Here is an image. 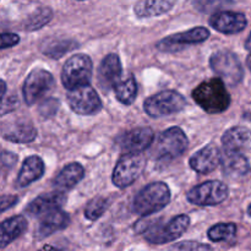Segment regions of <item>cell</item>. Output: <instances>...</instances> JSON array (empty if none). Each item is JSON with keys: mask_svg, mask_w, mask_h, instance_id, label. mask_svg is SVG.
Here are the masks:
<instances>
[{"mask_svg": "<svg viewBox=\"0 0 251 251\" xmlns=\"http://www.w3.org/2000/svg\"><path fill=\"white\" fill-rule=\"evenodd\" d=\"M77 47L74 39H50L42 46V51L53 59H59Z\"/></svg>", "mask_w": 251, "mask_h": 251, "instance_id": "4316f807", "label": "cell"}, {"mask_svg": "<svg viewBox=\"0 0 251 251\" xmlns=\"http://www.w3.org/2000/svg\"><path fill=\"white\" fill-rule=\"evenodd\" d=\"M245 48H247L249 51H251V32H250L249 37H248L247 42H245Z\"/></svg>", "mask_w": 251, "mask_h": 251, "instance_id": "f35d334b", "label": "cell"}, {"mask_svg": "<svg viewBox=\"0 0 251 251\" xmlns=\"http://www.w3.org/2000/svg\"><path fill=\"white\" fill-rule=\"evenodd\" d=\"M17 161H19L17 154L0 149V173H5V172H9L10 169L14 168Z\"/></svg>", "mask_w": 251, "mask_h": 251, "instance_id": "d6a6232c", "label": "cell"}, {"mask_svg": "<svg viewBox=\"0 0 251 251\" xmlns=\"http://www.w3.org/2000/svg\"><path fill=\"white\" fill-rule=\"evenodd\" d=\"M20 42V37L15 33H0V49L10 48Z\"/></svg>", "mask_w": 251, "mask_h": 251, "instance_id": "836d02e7", "label": "cell"}, {"mask_svg": "<svg viewBox=\"0 0 251 251\" xmlns=\"http://www.w3.org/2000/svg\"><path fill=\"white\" fill-rule=\"evenodd\" d=\"M233 0H194V5L198 10L202 12H213L229 6Z\"/></svg>", "mask_w": 251, "mask_h": 251, "instance_id": "4dcf8cb0", "label": "cell"}, {"mask_svg": "<svg viewBox=\"0 0 251 251\" xmlns=\"http://www.w3.org/2000/svg\"><path fill=\"white\" fill-rule=\"evenodd\" d=\"M208 37H210V31L206 27L199 26L185 32L166 37V38L161 39L156 47L158 50L163 51V53H176L179 50H183L186 46L207 41Z\"/></svg>", "mask_w": 251, "mask_h": 251, "instance_id": "8fae6325", "label": "cell"}, {"mask_svg": "<svg viewBox=\"0 0 251 251\" xmlns=\"http://www.w3.org/2000/svg\"><path fill=\"white\" fill-rule=\"evenodd\" d=\"M153 140V130L150 127H136L123 134L117 142L124 153H141L151 146Z\"/></svg>", "mask_w": 251, "mask_h": 251, "instance_id": "4fadbf2b", "label": "cell"}, {"mask_svg": "<svg viewBox=\"0 0 251 251\" xmlns=\"http://www.w3.org/2000/svg\"><path fill=\"white\" fill-rule=\"evenodd\" d=\"M229 189L220 180H210L195 186L188 193V201L198 206H216L227 200Z\"/></svg>", "mask_w": 251, "mask_h": 251, "instance_id": "30bf717a", "label": "cell"}, {"mask_svg": "<svg viewBox=\"0 0 251 251\" xmlns=\"http://www.w3.org/2000/svg\"><path fill=\"white\" fill-rule=\"evenodd\" d=\"M37 129L31 123H17L4 134V139L16 144H28L37 137Z\"/></svg>", "mask_w": 251, "mask_h": 251, "instance_id": "d4e9b609", "label": "cell"}, {"mask_svg": "<svg viewBox=\"0 0 251 251\" xmlns=\"http://www.w3.org/2000/svg\"><path fill=\"white\" fill-rule=\"evenodd\" d=\"M171 201V190L162 181L152 183L142 189L132 202V211L139 216H150L166 207Z\"/></svg>", "mask_w": 251, "mask_h": 251, "instance_id": "7a4b0ae2", "label": "cell"}, {"mask_svg": "<svg viewBox=\"0 0 251 251\" xmlns=\"http://www.w3.org/2000/svg\"><path fill=\"white\" fill-rule=\"evenodd\" d=\"M115 97L120 103L125 105H130L134 103L137 95V83L134 76L129 75L125 78H120L114 86Z\"/></svg>", "mask_w": 251, "mask_h": 251, "instance_id": "484cf974", "label": "cell"}, {"mask_svg": "<svg viewBox=\"0 0 251 251\" xmlns=\"http://www.w3.org/2000/svg\"><path fill=\"white\" fill-rule=\"evenodd\" d=\"M186 100L176 91H163L147 98L144 103V109L150 117L161 118L176 114L184 109Z\"/></svg>", "mask_w": 251, "mask_h": 251, "instance_id": "52a82bcc", "label": "cell"}, {"mask_svg": "<svg viewBox=\"0 0 251 251\" xmlns=\"http://www.w3.org/2000/svg\"><path fill=\"white\" fill-rule=\"evenodd\" d=\"M222 144L225 151H244L251 144V131L245 126L230 127L222 136Z\"/></svg>", "mask_w": 251, "mask_h": 251, "instance_id": "44dd1931", "label": "cell"}, {"mask_svg": "<svg viewBox=\"0 0 251 251\" xmlns=\"http://www.w3.org/2000/svg\"><path fill=\"white\" fill-rule=\"evenodd\" d=\"M26 229L27 221L24 216H14L0 223V249H4L21 237Z\"/></svg>", "mask_w": 251, "mask_h": 251, "instance_id": "ffe728a7", "label": "cell"}, {"mask_svg": "<svg viewBox=\"0 0 251 251\" xmlns=\"http://www.w3.org/2000/svg\"><path fill=\"white\" fill-rule=\"evenodd\" d=\"M237 234V226L234 223H218L208 229L207 235L211 242H227Z\"/></svg>", "mask_w": 251, "mask_h": 251, "instance_id": "83f0119b", "label": "cell"}, {"mask_svg": "<svg viewBox=\"0 0 251 251\" xmlns=\"http://www.w3.org/2000/svg\"><path fill=\"white\" fill-rule=\"evenodd\" d=\"M176 0H140L134 7L139 17H153L171 11Z\"/></svg>", "mask_w": 251, "mask_h": 251, "instance_id": "603a6c76", "label": "cell"}, {"mask_svg": "<svg viewBox=\"0 0 251 251\" xmlns=\"http://www.w3.org/2000/svg\"><path fill=\"white\" fill-rule=\"evenodd\" d=\"M46 167L44 162L38 156H29L25 159L21 169H20L19 176H17L16 184L20 188L28 186L29 184L36 181L44 174Z\"/></svg>", "mask_w": 251, "mask_h": 251, "instance_id": "7402d4cb", "label": "cell"}, {"mask_svg": "<svg viewBox=\"0 0 251 251\" xmlns=\"http://www.w3.org/2000/svg\"><path fill=\"white\" fill-rule=\"evenodd\" d=\"M110 205V200L103 196H97L87 203L85 208V217L88 221H97L104 215Z\"/></svg>", "mask_w": 251, "mask_h": 251, "instance_id": "f1b7e54d", "label": "cell"}, {"mask_svg": "<svg viewBox=\"0 0 251 251\" xmlns=\"http://www.w3.org/2000/svg\"><path fill=\"white\" fill-rule=\"evenodd\" d=\"M145 157L141 153H125L119 158L113 171L112 180L117 188L124 189L131 185L145 168Z\"/></svg>", "mask_w": 251, "mask_h": 251, "instance_id": "ba28073f", "label": "cell"}, {"mask_svg": "<svg viewBox=\"0 0 251 251\" xmlns=\"http://www.w3.org/2000/svg\"><path fill=\"white\" fill-rule=\"evenodd\" d=\"M210 65L213 73L220 76L221 80L227 85L237 86L242 82L244 70L238 56L232 51H216L211 56Z\"/></svg>", "mask_w": 251, "mask_h": 251, "instance_id": "5b68a950", "label": "cell"}, {"mask_svg": "<svg viewBox=\"0 0 251 251\" xmlns=\"http://www.w3.org/2000/svg\"><path fill=\"white\" fill-rule=\"evenodd\" d=\"M85 176V169L80 163H70L61 169L54 179V186L60 190H69L77 185Z\"/></svg>", "mask_w": 251, "mask_h": 251, "instance_id": "cb8c5ba5", "label": "cell"}, {"mask_svg": "<svg viewBox=\"0 0 251 251\" xmlns=\"http://www.w3.org/2000/svg\"><path fill=\"white\" fill-rule=\"evenodd\" d=\"M93 64L86 54H76L66 60L61 70V82L66 90L71 91L88 85L92 78Z\"/></svg>", "mask_w": 251, "mask_h": 251, "instance_id": "277c9868", "label": "cell"}, {"mask_svg": "<svg viewBox=\"0 0 251 251\" xmlns=\"http://www.w3.org/2000/svg\"><path fill=\"white\" fill-rule=\"evenodd\" d=\"M38 251H60V250H58L56 248L51 247V245H44V247L41 248Z\"/></svg>", "mask_w": 251, "mask_h": 251, "instance_id": "74e56055", "label": "cell"}, {"mask_svg": "<svg viewBox=\"0 0 251 251\" xmlns=\"http://www.w3.org/2000/svg\"><path fill=\"white\" fill-rule=\"evenodd\" d=\"M59 108V100H48L46 102H43L41 107V113L43 114V117H51L54 113L58 110Z\"/></svg>", "mask_w": 251, "mask_h": 251, "instance_id": "e575fe53", "label": "cell"}, {"mask_svg": "<svg viewBox=\"0 0 251 251\" xmlns=\"http://www.w3.org/2000/svg\"><path fill=\"white\" fill-rule=\"evenodd\" d=\"M210 25L216 29L225 34H235L242 32L247 27V17L242 12L234 11H220L212 15L210 19Z\"/></svg>", "mask_w": 251, "mask_h": 251, "instance_id": "5bb4252c", "label": "cell"}, {"mask_svg": "<svg viewBox=\"0 0 251 251\" xmlns=\"http://www.w3.org/2000/svg\"><path fill=\"white\" fill-rule=\"evenodd\" d=\"M66 198L61 191L43 194L34 199L26 208V212L32 217H42L51 211L59 210L65 203Z\"/></svg>", "mask_w": 251, "mask_h": 251, "instance_id": "2e32d148", "label": "cell"}, {"mask_svg": "<svg viewBox=\"0 0 251 251\" xmlns=\"http://www.w3.org/2000/svg\"><path fill=\"white\" fill-rule=\"evenodd\" d=\"M123 68L117 54H108L98 68V83L103 91H109L122 77Z\"/></svg>", "mask_w": 251, "mask_h": 251, "instance_id": "9a60e30c", "label": "cell"}, {"mask_svg": "<svg viewBox=\"0 0 251 251\" xmlns=\"http://www.w3.org/2000/svg\"><path fill=\"white\" fill-rule=\"evenodd\" d=\"M248 213H249V216H251V205L249 206V208H248Z\"/></svg>", "mask_w": 251, "mask_h": 251, "instance_id": "60d3db41", "label": "cell"}, {"mask_svg": "<svg viewBox=\"0 0 251 251\" xmlns=\"http://www.w3.org/2000/svg\"><path fill=\"white\" fill-rule=\"evenodd\" d=\"M68 103L73 112L78 115H93L102 108V100L90 85L69 91Z\"/></svg>", "mask_w": 251, "mask_h": 251, "instance_id": "7c38bea8", "label": "cell"}, {"mask_svg": "<svg viewBox=\"0 0 251 251\" xmlns=\"http://www.w3.org/2000/svg\"><path fill=\"white\" fill-rule=\"evenodd\" d=\"M221 163L226 176L233 178L247 176L250 171L249 161L242 152L225 151L221 156Z\"/></svg>", "mask_w": 251, "mask_h": 251, "instance_id": "d6986e66", "label": "cell"}, {"mask_svg": "<svg viewBox=\"0 0 251 251\" xmlns=\"http://www.w3.org/2000/svg\"><path fill=\"white\" fill-rule=\"evenodd\" d=\"M168 251H212V248L207 244L194 242V240H184V242L174 244Z\"/></svg>", "mask_w": 251, "mask_h": 251, "instance_id": "1f68e13d", "label": "cell"}, {"mask_svg": "<svg viewBox=\"0 0 251 251\" xmlns=\"http://www.w3.org/2000/svg\"><path fill=\"white\" fill-rule=\"evenodd\" d=\"M39 218H41V222H39L38 229H37V237L39 239H43L59 230L65 229L70 223V217L61 208L51 211Z\"/></svg>", "mask_w": 251, "mask_h": 251, "instance_id": "ac0fdd59", "label": "cell"}, {"mask_svg": "<svg viewBox=\"0 0 251 251\" xmlns=\"http://www.w3.org/2000/svg\"><path fill=\"white\" fill-rule=\"evenodd\" d=\"M19 199L17 196H12V195H4L0 196V215L5 211H7L9 208L14 207L15 205L17 203Z\"/></svg>", "mask_w": 251, "mask_h": 251, "instance_id": "d590c367", "label": "cell"}, {"mask_svg": "<svg viewBox=\"0 0 251 251\" xmlns=\"http://www.w3.org/2000/svg\"><path fill=\"white\" fill-rule=\"evenodd\" d=\"M193 98L196 104L208 114H220L230 105V96L220 77L210 78L200 83L193 91Z\"/></svg>", "mask_w": 251, "mask_h": 251, "instance_id": "6da1fadb", "label": "cell"}, {"mask_svg": "<svg viewBox=\"0 0 251 251\" xmlns=\"http://www.w3.org/2000/svg\"><path fill=\"white\" fill-rule=\"evenodd\" d=\"M220 149L215 145H207L196 152L190 158V167L200 174H207L215 171L221 163Z\"/></svg>", "mask_w": 251, "mask_h": 251, "instance_id": "e0dca14e", "label": "cell"}, {"mask_svg": "<svg viewBox=\"0 0 251 251\" xmlns=\"http://www.w3.org/2000/svg\"><path fill=\"white\" fill-rule=\"evenodd\" d=\"M188 137L180 127H169L159 135L152 150V154L158 161H172L181 156L188 149Z\"/></svg>", "mask_w": 251, "mask_h": 251, "instance_id": "3957f363", "label": "cell"}, {"mask_svg": "<svg viewBox=\"0 0 251 251\" xmlns=\"http://www.w3.org/2000/svg\"><path fill=\"white\" fill-rule=\"evenodd\" d=\"M54 85L55 81L49 71L43 69H34L28 74L22 87L25 102L28 105H33L44 96L49 95L53 91Z\"/></svg>", "mask_w": 251, "mask_h": 251, "instance_id": "9c48e42d", "label": "cell"}, {"mask_svg": "<svg viewBox=\"0 0 251 251\" xmlns=\"http://www.w3.org/2000/svg\"><path fill=\"white\" fill-rule=\"evenodd\" d=\"M247 64H248V68L250 69V71H251V54L249 56H248V59H247Z\"/></svg>", "mask_w": 251, "mask_h": 251, "instance_id": "ab89813d", "label": "cell"}, {"mask_svg": "<svg viewBox=\"0 0 251 251\" xmlns=\"http://www.w3.org/2000/svg\"><path fill=\"white\" fill-rule=\"evenodd\" d=\"M190 226V217L179 215L166 225H152L144 230L145 239L151 244H167L180 238Z\"/></svg>", "mask_w": 251, "mask_h": 251, "instance_id": "8992f818", "label": "cell"}, {"mask_svg": "<svg viewBox=\"0 0 251 251\" xmlns=\"http://www.w3.org/2000/svg\"><path fill=\"white\" fill-rule=\"evenodd\" d=\"M53 17V12L49 7H42V9L37 10L32 16L29 17L28 22L26 25V28L29 31H36V29L42 28L44 25L48 24Z\"/></svg>", "mask_w": 251, "mask_h": 251, "instance_id": "f546056e", "label": "cell"}, {"mask_svg": "<svg viewBox=\"0 0 251 251\" xmlns=\"http://www.w3.org/2000/svg\"><path fill=\"white\" fill-rule=\"evenodd\" d=\"M5 93H6V83L2 80H0V102H1L2 98H4Z\"/></svg>", "mask_w": 251, "mask_h": 251, "instance_id": "8d00e7d4", "label": "cell"}]
</instances>
